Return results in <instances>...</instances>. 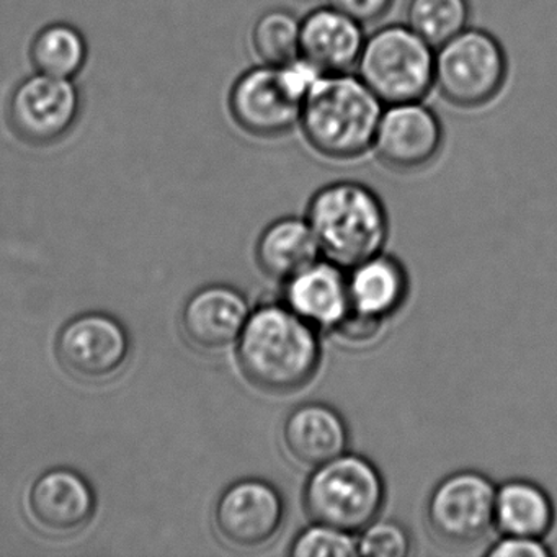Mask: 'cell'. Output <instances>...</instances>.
I'll return each mask as SVG.
<instances>
[{
	"label": "cell",
	"instance_id": "44dd1931",
	"mask_svg": "<svg viewBox=\"0 0 557 557\" xmlns=\"http://www.w3.org/2000/svg\"><path fill=\"white\" fill-rule=\"evenodd\" d=\"M83 35L70 25L57 24L41 30L32 45V61L38 73L71 79L86 63Z\"/></svg>",
	"mask_w": 557,
	"mask_h": 557
},
{
	"label": "cell",
	"instance_id": "ffe728a7",
	"mask_svg": "<svg viewBox=\"0 0 557 557\" xmlns=\"http://www.w3.org/2000/svg\"><path fill=\"white\" fill-rule=\"evenodd\" d=\"M554 523V505L547 492L527 479H513L497 487L495 527L508 536L541 540Z\"/></svg>",
	"mask_w": 557,
	"mask_h": 557
},
{
	"label": "cell",
	"instance_id": "9a60e30c",
	"mask_svg": "<svg viewBox=\"0 0 557 557\" xmlns=\"http://www.w3.org/2000/svg\"><path fill=\"white\" fill-rule=\"evenodd\" d=\"M361 27L332 5L315 9L301 21L299 58L321 74L350 73L367 40Z\"/></svg>",
	"mask_w": 557,
	"mask_h": 557
},
{
	"label": "cell",
	"instance_id": "7402d4cb",
	"mask_svg": "<svg viewBox=\"0 0 557 557\" xmlns=\"http://www.w3.org/2000/svg\"><path fill=\"white\" fill-rule=\"evenodd\" d=\"M468 0H410L407 25L433 48L468 28Z\"/></svg>",
	"mask_w": 557,
	"mask_h": 557
},
{
	"label": "cell",
	"instance_id": "6da1fadb",
	"mask_svg": "<svg viewBox=\"0 0 557 557\" xmlns=\"http://www.w3.org/2000/svg\"><path fill=\"white\" fill-rule=\"evenodd\" d=\"M236 347L240 371L263 393H296L314 380L321 367L314 325L286 305L260 306L250 312Z\"/></svg>",
	"mask_w": 557,
	"mask_h": 557
},
{
	"label": "cell",
	"instance_id": "ba28073f",
	"mask_svg": "<svg viewBox=\"0 0 557 557\" xmlns=\"http://www.w3.org/2000/svg\"><path fill=\"white\" fill-rule=\"evenodd\" d=\"M494 482L478 471L446 475L430 492L425 517L433 536L449 546L481 543L495 527Z\"/></svg>",
	"mask_w": 557,
	"mask_h": 557
},
{
	"label": "cell",
	"instance_id": "8fae6325",
	"mask_svg": "<svg viewBox=\"0 0 557 557\" xmlns=\"http://www.w3.org/2000/svg\"><path fill=\"white\" fill-rule=\"evenodd\" d=\"M443 146L438 116L420 102L393 103L383 110L373 148L396 172H416L435 161Z\"/></svg>",
	"mask_w": 557,
	"mask_h": 557
},
{
	"label": "cell",
	"instance_id": "3957f363",
	"mask_svg": "<svg viewBox=\"0 0 557 557\" xmlns=\"http://www.w3.org/2000/svg\"><path fill=\"white\" fill-rule=\"evenodd\" d=\"M306 220L321 253L341 269H354L381 253L389 231L383 201L360 182L322 187L309 201Z\"/></svg>",
	"mask_w": 557,
	"mask_h": 557
},
{
	"label": "cell",
	"instance_id": "7a4b0ae2",
	"mask_svg": "<svg viewBox=\"0 0 557 557\" xmlns=\"http://www.w3.org/2000/svg\"><path fill=\"white\" fill-rule=\"evenodd\" d=\"M383 106L360 77L322 74L302 100L299 125L319 154L351 161L373 148Z\"/></svg>",
	"mask_w": 557,
	"mask_h": 557
},
{
	"label": "cell",
	"instance_id": "ac0fdd59",
	"mask_svg": "<svg viewBox=\"0 0 557 557\" xmlns=\"http://www.w3.org/2000/svg\"><path fill=\"white\" fill-rule=\"evenodd\" d=\"M409 292V280L399 260L377 256L351 269L348 293L354 311L386 321L396 314Z\"/></svg>",
	"mask_w": 557,
	"mask_h": 557
},
{
	"label": "cell",
	"instance_id": "484cf974",
	"mask_svg": "<svg viewBox=\"0 0 557 557\" xmlns=\"http://www.w3.org/2000/svg\"><path fill=\"white\" fill-rule=\"evenodd\" d=\"M383 322L381 319L370 318L350 309V312L332 329V332L345 344L364 345L370 344L381 334Z\"/></svg>",
	"mask_w": 557,
	"mask_h": 557
},
{
	"label": "cell",
	"instance_id": "52a82bcc",
	"mask_svg": "<svg viewBox=\"0 0 557 557\" xmlns=\"http://www.w3.org/2000/svg\"><path fill=\"white\" fill-rule=\"evenodd\" d=\"M507 79V57L497 38L465 28L436 48L435 83L443 99L459 109H478L495 99Z\"/></svg>",
	"mask_w": 557,
	"mask_h": 557
},
{
	"label": "cell",
	"instance_id": "277c9868",
	"mask_svg": "<svg viewBox=\"0 0 557 557\" xmlns=\"http://www.w3.org/2000/svg\"><path fill=\"white\" fill-rule=\"evenodd\" d=\"M386 500V484L370 459L355 453L318 466L302 492L306 513L315 523L358 533L376 520Z\"/></svg>",
	"mask_w": 557,
	"mask_h": 557
},
{
	"label": "cell",
	"instance_id": "e0dca14e",
	"mask_svg": "<svg viewBox=\"0 0 557 557\" xmlns=\"http://www.w3.org/2000/svg\"><path fill=\"white\" fill-rule=\"evenodd\" d=\"M285 283V305L314 327L332 331L350 312L348 278L335 263L318 260Z\"/></svg>",
	"mask_w": 557,
	"mask_h": 557
},
{
	"label": "cell",
	"instance_id": "2e32d148",
	"mask_svg": "<svg viewBox=\"0 0 557 557\" xmlns=\"http://www.w3.org/2000/svg\"><path fill=\"white\" fill-rule=\"evenodd\" d=\"M282 440L298 465L318 468L347 451L350 433L337 409L324 403H308L286 416Z\"/></svg>",
	"mask_w": 557,
	"mask_h": 557
},
{
	"label": "cell",
	"instance_id": "30bf717a",
	"mask_svg": "<svg viewBox=\"0 0 557 557\" xmlns=\"http://www.w3.org/2000/svg\"><path fill=\"white\" fill-rule=\"evenodd\" d=\"M61 367L77 380L107 381L116 376L129 357V337L115 318L102 312L77 315L57 338Z\"/></svg>",
	"mask_w": 557,
	"mask_h": 557
},
{
	"label": "cell",
	"instance_id": "7c38bea8",
	"mask_svg": "<svg viewBox=\"0 0 557 557\" xmlns=\"http://www.w3.org/2000/svg\"><path fill=\"white\" fill-rule=\"evenodd\" d=\"M79 97L70 79L37 74L12 94L9 119L25 141L48 145L63 138L77 119Z\"/></svg>",
	"mask_w": 557,
	"mask_h": 557
},
{
	"label": "cell",
	"instance_id": "8992f818",
	"mask_svg": "<svg viewBox=\"0 0 557 557\" xmlns=\"http://www.w3.org/2000/svg\"><path fill=\"white\" fill-rule=\"evenodd\" d=\"M357 76L384 106L420 102L435 83V48L409 25H386L364 40Z\"/></svg>",
	"mask_w": 557,
	"mask_h": 557
},
{
	"label": "cell",
	"instance_id": "4fadbf2b",
	"mask_svg": "<svg viewBox=\"0 0 557 557\" xmlns=\"http://www.w3.org/2000/svg\"><path fill=\"white\" fill-rule=\"evenodd\" d=\"M250 312L246 296L233 286H205L185 302L182 332L191 347L218 354L237 344Z\"/></svg>",
	"mask_w": 557,
	"mask_h": 557
},
{
	"label": "cell",
	"instance_id": "83f0119b",
	"mask_svg": "<svg viewBox=\"0 0 557 557\" xmlns=\"http://www.w3.org/2000/svg\"><path fill=\"white\" fill-rule=\"evenodd\" d=\"M393 0H329V5L361 25L380 21L389 11Z\"/></svg>",
	"mask_w": 557,
	"mask_h": 557
},
{
	"label": "cell",
	"instance_id": "d6986e66",
	"mask_svg": "<svg viewBox=\"0 0 557 557\" xmlns=\"http://www.w3.org/2000/svg\"><path fill=\"white\" fill-rule=\"evenodd\" d=\"M319 249L308 220L282 218L273 221L257 240L256 259L260 270L273 280H286L318 262Z\"/></svg>",
	"mask_w": 557,
	"mask_h": 557
},
{
	"label": "cell",
	"instance_id": "9c48e42d",
	"mask_svg": "<svg viewBox=\"0 0 557 557\" xmlns=\"http://www.w3.org/2000/svg\"><path fill=\"white\" fill-rule=\"evenodd\" d=\"M282 492L263 479L249 478L224 488L214 507V527L224 543L257 549L272 543L285 523Z\"/></svg>",
	"mask_w": 557,
	"mask_h": 557
},
{
	"label": "cell",
	"instance_id": "d4e9b609",
	"mask_svg": "<svg viewBox=\"0 0 557 557\" xmlns=\"http://www.w3.org/2000/svg\"><path fill=\"white\" fill-rule=\"evenodd\" d=\"M412 549L409 531L394 520H374L357 537L358 556L406 557Z\"/></svg>",
	"mask_w": 557,
	"mask_h": 557
},
{
	"label": "cell",
	"instance_id": "5bb4252c",
	"mask_svg": "<svg viewBox=\"0 0 557 557\" xmlns=\"http://www.w3.org/2000/svg\"><path fill=\"white\" fill-rule=\"evenodd\" d=\"M28 511L45 533L67 536L92 520L96 495L89 482L73 469H50L32 485Z\"/></svg>",
	"mask_w": 557,
	"mask_h": 557
},
{
	"label": "cell",
	"instance_id": "cb8c5ba5",
	"mask_svg": "<svg viewBox=\"0 0 557 557\" xmlns=\"http://www.w3.org/2000/svg\"><path fill=\"white\" fill-rule=\"evenodd\" d=\"M293 557H351L358 556L357 536L348 531L312 521L299 531L288 549Z\"/></svg>",
	"mask_w": 557,
	"mask_h": 557
},
{
	"label": "cell",
	"instance_id": "603a6c76",
	"mask_svg": "<svg viewBox=\"0 0 557 557\" xmlns=\"http://www.w3.org/2000/svg\"><path fill=\"white\" fill-rule=\"evenodd\" d=\"M299 37L301 21L286 9H272L253 27V50L269 66H283L299 58Z\"/></svg>",
	"mask_w": 557,
	"mask_h": 557
},
{
	"label": "cell",
	"instance_id": "5b68a950",
	"mask_svg": "<svg viewBox=\"0 0 557 557\" xmlns=\"http://www.w3.org/2000/svg\"><path fill=\"white\" fill-rule=\"evenodd\" d=\"M322 76L315 67L296 58L283 66L253 67L234 84L231 113L240 128L259 138H275L299 125L302 100Z\"/></svg>",
	"mask_w": 557,
	"mask_h": 557
},
{
	"label": "cell",
	"instance_id": "4316f807",
	"mask_svg": "<svg viewBox=\"0 0 557 557\" xmlns=\"http://www.w3.org/2000/svg\"><path fill=\"white\" fill-rule=\"evenodd\" d=\"M550 554L549 547L544 546L541 540L508 534L487 550L488 557H547Z\"/></svg>",
	"mask_w": 557,
	"mask_h": 557
}]
</instances>
